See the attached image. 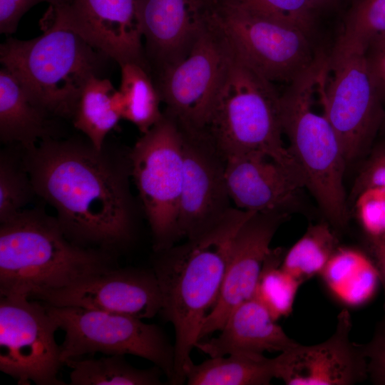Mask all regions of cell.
<instances>
[{
  "instance_id": "obj_1",
  "label": "cell",
  "mask_w": 385,
  "mask_h": 385,
  "mask_svg": "<svg viewBox=\"0 0 385 385\" xmlns=\"http://www.w3.org/2000/svg\"><path fill=\"white\" fill-rule=\"evenodd\" d=\"M23 150L34 193L56 211L66 237L116 255L133 239L135 208L129 188L130 152L53 138Z\"/></svg>"
},
{
  "instance_id": "obj_2",
  "label": "cell",
  "mask_w": 385,
  "mask_h": 385,
  "mask_svg": "<svg viewBox=\"0 0 385 385\" xmlns=\"http://www.w3.org/2000/svg\"><path fill=\"white\" fill-rule=\"evenodd\" d=\"M255 212L232 207L200 235L156 252L153 271L161 294L160 312L175 329L172 384L186 381L194 364L190 354L200 341L207 312L218 297L234 237Z\"/></svg>"
},
{
  "instance_id": "obj_3",
  "label": "cell",
  "mask_w": 385,
  "mask_h": 385,
  "mask_svg": "<svg viewBox=\"0 0 385 385\" xmlns=\"http://www.w3.org/2000/svg\"><path fill=\"white\" fill-rule=\"evenodd\" d=\"M0 223V295L34 299L118 267L115 255L73 243L42 210Z\"/></svg>"
},
{
  "instance_id": "obj_4",
  "label": "cell",
  "mask_w": 385,
  "mask_h": 385,
  "mask_svg": "<svg viewBox=\"0 0 385 385\" xmlns=\"http://www.w3.org/2000/svg\"><path fill=\"white\" fill-rule=\"evenodd\" d=\"M43 32L29 40L9 38L0 61L30 98L52 116H73L88 80L99 76L108 56L46 13Z\"/></svg>"
},
{
  "instance_id": "obj_5",
  "label": "cell",
  "mask_w": 385,
  "mask_h": 385,
  "mask_svg": "<svg viewBox=\"0 0 385 385\" xmlns=\"http://www.w3.org/2000/svg\"><path fill=\"white\" fill-rule=\"evenodd\" d=\"M324 53L288 84L280 94V118L288 148L329 222L343 227L348 220L344 185L347 163L337 133L325 115L315 111L322 88Z\"/></svg>"
},
{
  "instance_id": "obj_6",
  "label": "cell",
  "mask_w": 385,
  "mask_h": 385,
  "mask_svg": "<svg viewBox=\"0 0 385 385\" xmlns=\"http://www.w3.org/2000/svg\"><path fill=\"white\" fill-rule=\"evenodd\" d=\"M279 101L273 83L235 54L202 129L226 160L264 156L284 166L305 186L302 171L282 140Z\"/></svg>"
},
{
  "instance_id": "obj_7",
  "label": "cell",
  "mask_w": 385,
  "mask_h": 385,
  "mask_svg": "<svg viewBox=\"0 0 385 385\" xmlns=\"http://www.w3.org/2000/svg\"><path fill=\"white\" fill-rule=\"evenodd\" d=\"M131 176L150 225L154 251L175 245L180 237L179 207L183 178V135L177 122L162 118L130 151Z\"/></svg>"
},
{
  "instance_id": "obj_8",
  "label": "cell",
  "mask_w": 385,
  "mask_h": 385,
  "mask_svg": "<svg viewBox=\"0 0 385 385\" xmlns=\"http://www.w3.org/2000/svg\"><path fill=\"white\" fill-rule=\"evenodd\" d=\"M321 102L346 162L354 160L366 148L385 114L364 48L336 42L325 53Z\"/></svg>"
},
{
  "instance_id": "obj_9",
  "label": "cell",
  "mask_w": 385,
  "mask_h": 385,
  "mask_svg": "<svg viewBox=\"0 0 385 385\" xmlns=\"http://www.w3.org/2000/svg\"><path fill=\"white\" fill-rule=\"evenodd\" d=\"M44 304L58 329L65 333L60 345L63 364L68 359L96 352L106 355L131 354L153 362L169 382L173 379L174 345L156 324L129 315Z\"/></svg>"
},
{
  "instance_id": "obj_10",
  "label": "cell",
  "mask_w": 385,
  "mask_h": 385,
  "mask_svg": "<svg viewBox=\"0 0 385 385\" xmlns=\"http://www.w3.org/2000/svg\"><path fill=\"white\" fill-rule=\"evenodd\" d=\"M234 57L215 9L189 53L155 74L164 113L182 128H204Z\"/></svg>"
},
{
  "instance_id": "obj_11",
  "label": "cell",
  "mask_w": 385,
  "mask_h": 385,
  "mask_svg": "<svg viewBox=\"0 0 385 385\" xmlns=\"http://www.w3.org/2000/svg\"><path fill=\"white\" fill-rule=\"evenodd\" d=\"M216 14L235 56L272 83L289 84L319 53L297 27L220 0Z\"/></svg>"
},
{
  "instance_id": "obj_12",
  "label": "cell",
  "mask_w": 385,
  "mask_h": 385,
  "mask_svg": "<svg viewBox=\"0 0 385 385\" xmlns=\"http://www.w3.org/2000/svg\"><path fill=\"white\" fill-rule=\"evenodd\" d=\"M58 326L46 305L24 296L0 295V370L19 384L63 385Z\"/></svg>"
},
{
  "instance_id": "obj_13",
  "label": "cell",
  "mask_w": 385,
  "mask_h": 385,
  "mask_svg": "<svg viewBox=\"0 0 385 385\" xmlns=\"http://www.w3.org/2000/svg\"><path fill=\"white\" fill-rule=\"evenodd\" d=\"M180 130L183 178L178 230L188 239L212 227L232 207L223 154L204 129Z\"/></svg>"
},
{
  "instance_id": "obj_14",
  "label": "cell",
  "mask_w": 385,
  "mask_h": 385,
  "mask_svg": "<svg viewBox=\"0 0 385 385\" xmlns=\"http://www.w3.org/2000/svg\"><path fill=\"white\" fill-rule=\"evenodd\" d=\"M137 0H69L46 11L61 25L117 62L149 69L137 17Z\"/></svg>"
},
{
  "instance_id": "obj_15",
  "label": "cell",
  "mask_w": 385,
  "mask_h": 385,
  "mask_svg": "<svg viewBox=\"0 0 385 385\" xmlns=\"http://www.w3.org/2000/svg\"><path fill=\"white\" fill-rule=\"evenodd\" d=\"M55 307H76L148 319L160 312L161 294L153 270L118 267L34 299Z\"/></svg>"
},
{
  "instance_id": "obj_16",
  "label": "cell",
  "mask_w": 385,
  "mask_h": 385,
  "mask_svg": "<svg viewBox=\"0 0 385 385\" xmlns=\"http://www.w3.org/2000/svg\"><path fill=\"white\" fill-rule=\"evenodd\" d=\"M288 215L279 212H257L240 227L232 244L218 297L203 319L200 340L221 330L230 313L254 297L263 264L272 250V240Z\"/></svg>"
},
{
  "instance_id": "obj_17",
  "label": "cell",
  "mask_w": 385,
  "mask_h": 385,
  "mask_svg": "<svg viewBox=\"0 0 385 385\" xmlns=\"http://www.w3.org/2000/svg\"><path fill=\"white\" fill-rule=\"evenodd\" d=\"M352 324L346 309L337 317L334 333L311 346L299 343L276 358L277 376L288 385H352L368 376L364 345L350 339Z\"/></svg>"
},
{
  "instance_id": "obj_18",
  "label": "cell",
  "mask_w": 385,
  "mask_h": 385,
  "mask_svg": "<svg viewBox=\"0 0 385 385\" xmlns=\"http://www.w3.org/2000/svg\"><path fill=\"white\" fill-rule=\"evenodd\" d=\"M217 0H137V17L150 71L185 57L212 16Z\"/></svg>"
},
{
  "instance_id": "obj_19",
  "label": "cell",
  "mask_w": 385,
  "mask_h": 385,
  "mask_svg": "<svg viewBox=\"0 0 385 385\" xmlns=\"http://www.w3.org/2000/svg\"><path fill=\"white\" fill-rule=\"evenodd\" d=\"M226 180L231 200L237 208L289 215L300 205L304 185L277 162L261 155L226 160Z\"/></svg>"
},
{
  "instance_id": "obj_20",
  "label": "cell",
  "mask_w": 385,
  "mask_h": 385,
  "mask_svg": "<svg viewBox=\"0 0 385 385\" xmlns=\"http://www.w3.org/2000/svg\"><path fill=\"white\" fill-rule=\"evenodd\" d=\"M217 337L199 341L195 347L210 357L244 353L283 352L298 343L276 323L255 297L238 305L229 315Z\"/></svg>"
},
{
  "instance_id": "obj_21",
  "label": "cell",
  "mask_w": 385,
  "mask_h": 385,
  "mask_svg": "<svg viewBox=\"0 0 385 385\" xmlns=\"http://www.w3.org/2000/svg\"><path fill=\"white\" fill-rule=\"evenodd\" d=\"M32 101L16 78L5 68L0 70V139L4 143L30 148L53 138L49 117Z\"/></svg>"
},
{
  "instance_id": "obj_22",
  "label": "cell",
  "mask_w": 385,
  "mask_h": 385,
  "mask_svg": "<svg viewBox=\"0 0 385 385\" xmlns=\"http://www.w3.org/2000/svg\"><path fill=\"white\" fill-rule=\"evenodd\" d=\"M276 376L275 357L237 353L193 364L186 381L189 385H267Z\"/></svg>"
},
{
  "instance_id": "obj_23",
  "label": "cell",
  "mask_w": 385,
  "mask_h": 385,
  "mask_svg": "<svg viewBox=\"0 0 385 385\" xmlns=\"http://www.w3.org/2000/svg\"><path fill=\"white\" fill-rule=\"evenodd\" d=\"M122 117L120 95L112 83L91 78L83 88L73 116V125L97 149H102L108 134Z\"/></svg>"
},
{
  "instance_id": "obj_24",
  "label": "cell",
  "mask_w": 385,
  "mask_h": 385,
  "mask_svg": "<svg viewBox=\"0 0 385 385\" xmlns=\"http://www.w3.org/2000/svg\"><path fill=\"white\" fill-rule=\"evenodd\" d=\"M321 275L339 299L353 306L371 297L379 272L361 252L339 247Z\"/></svg>"
},
{
  "instance_id": "obj_25",
  "label": "cell",
  "mask_w": 385,
  "mask_h": 385,
  "mask_svg": "<svg viewBox=\"0 0 385 385\" xmlns=\"http://www.w3.org/2000/svg\"><path fill=\"white\" fill-rule=\"evenodd\" d=\"M70 368L72 385H159L160 368L142 369L130 364L124 355H106L98 359H68L64 363Z\"/></svg>"
},
{
  "instance_id": "obj_26",
  "label": "cell",
  "mask_w": 385,
  "mask_h": 385,
  "mask_svg": "<svg viewBox=\"0 0 385 385\" xmlns=\"http://www.w3.org/2000/svg\"><path fill=\"white\" fill-rule=\"evenodd\" d=\"M121 81L119 93L122 103V117L143 134L163 117L159 91L150 76V70L136 63L120 66Z\"/></svg>"
},
{
  "instance_id": "obj_27",
  "label": "cell",
  "mask_w": 385,
  "mask_h": 385,
  "mask_svg": "<svg viewBox=\"0 0 385 385\" xmlns=\"http://www.w3.org/2000/svg\"><path fill=\"white\" fill-rule=\"evenodd\" d=\"M338 247V240L328 223L311 225L285 252L281 267L303 283L321 274Z\"/></svg>"
},
{
  "instance_id": "obj_28",
  "label": "cell",
  "mask_w": 385,
  "mask_h": 385,
  "mask_svg": "<svg viewBox=\"0 0 385 385\" xmlns=\"http://www.w3.org/2000/svg\"><path fill=\"white\" fill-rule=\"evenodd\" d=\"M284 253L281 248L271 250L254 295L276 321L292 312L297 290L302 284L281 267Z\"/></svg>"
},
{
  "instance_id": "obj_29",
  "label": "cell",
  "mask_w": 385,
  "mask_h": 385,
  "mask_svg": "<svg viewBox=\"0 0 385 385\" xmlns=\"http://www.w3.org/2000/svg\"><path fill=\"white\" fill-rule=\"evenodd\" d=\"M385 34V0H357L351 9L337 42L366 49Z\"/></svg>"
},
{
  "instance_id": "obj_30",
  "label": "cell",
  "mask_w": 385,
  "mask_h": 385,
  "mask_svg": "<svg viewBox=\"0 0 385 385\" xmlns=\"http://www.w3.org/2000/svg\"><path fill=\"white\" fill-rule=\"evenodd\" d=\"M34 193L22 158L1 153L0 157V222L24 210Z\"/></svg>"
},
{
  "instance_id": "obj_31",
  "label": "cell",
  "mask_w": 385,
  "mask_h": 385,
  "mask_svg": "<svg viewBox=\"0 0 385 385\" xmlns=\"http://www.w3.org/2000/svg\"><path fill=\"white\" fill-rule=\"evenodd\" d=\"M297 27L309 36L314 26L311 0H220Z\"/></svg>"
},
{
  "instance_id": "obj_32",
  "label": "cell",
  "mask_w": 385,
  "mask_h": 385,
  "mask_svg": "<svg viewBox=\"0 0 385 385\" xmlns=\"http://www.w3.org/2000/svg\"><path fill=\"white\" fill-rule=\"evenodd\" d=\"M359 223L372 245L385 240V192L375 188L366 189L356 196Z\"/></svg>"
},
{
  "instance_id": "obj_33",
  "label": "cell",
  "mask_w": 385,
  "mask_h": 385,
  "mask_svg": "<svg viewBox=\"0 0 385 385\" xmlns=\"http://www.w3.org/2000/svg\"><path fill=\"white\" fill-rule=\"evenodd\" d=\"M69 0H0V32L11 35L16 32L22 16L39 3H48L52 6L67 4Z\"/></svg>"
},
{
  "instance_id": "obj_34",
  "label": "cell",
  "mask_w": 385,
  "mask_h": 385,
  "mask_svg": "<svg viewBox=\"0 0 385 385\" xmlns=\"http://www.w3.org/2000/svg\"><path fill=\"white\" fill-rule=\"evenodd\" d=\"M367 359L368 376L376 384L385 385V319L371 341L364 345Z\"/></svg>"
},
{
  "instance_id": "obj_35",
  "label": "cell",
  "mask_w": 385,
  "mask_h": 385,
  "mask_svg": "<svg viewBox=\"0 0 385 385\" xmlns=\"http://www.w3.org/2000/svg\"><path fill=\"white\" fill-rule=\"evenodd\" d=\"M365 55L381 101L385 103V34L369 43Z\"/></svg>"
},
{
  "instance_id": "obj_36",
  "label": "cell",
  "mask_w": 385,
  "mask_h": 385,
  "mask_svg": "<svg viewBox=\"0 0 385 385\" xmlns=\"http://www.w3.org/2000/svg\"><path fill=\"white\" fill-rule=\"evenodd\" d=\"M375 188L385 192V148L364 168L354 186L356 196L364 190Z\"/></svg>"
},
{
  "instance_id": "obj_37",
  "label": "cell",
  "mask_w": 385,
  "mask_h": 385,
  "mask_svg": "<svg viewBox=\"0 0 385 385\" xmlns=\"http://www.w3.org/2000/svg\"><path fill=\"white\" fill-rule=\"evenodd\" d=\"M372 249L376 259L377 269L385 289V240L372 245Z\"/></svg>"
},
{
  "instance_id": "obj_38",
  "label": "cell",
  "mask_w": 385,
  "mask_h": 385,
  "mask_svg": "<svg viewBox=\"0 0 385 385\" xmlns=\"http://www.w3.org/2000/svg\"><path fill=\"white\" fill-rule=\"evenodd\" d=\"M312 4H314V7L316 8L319 5L323 4L325 2L330 1V0H311Z\"/></svg>"
},
{
  "instance_id": "obj_39",
  "label": "cell",
  "mask_w": 385,
  "mask_h": 385,
  "mask_svg": "<svg viewBox=\"0 0 385 385\" xmlns=\"http://www.w3.org/2000/svg\"><path fill=\"white\" fill-rule=\"evenodd\" d=\"M382 123H383V124L384 125V126H385V114H384V120H383Z\"/></svg>"
}]
</instances>
